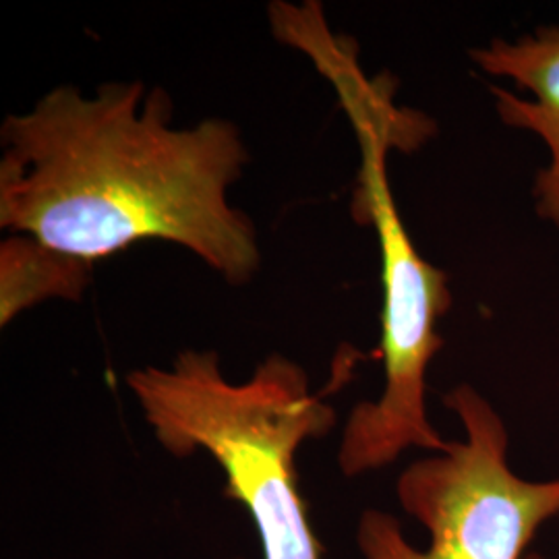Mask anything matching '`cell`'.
<instances>
[{
  "label": "cell",
  "mask_w": 559,
  "mask_h": 559,
  "mask_svg": "<svg viewBox=\"0 0 559 559\" xmlns=\"http://www.w3.org/2000/svg\"><path fill=\"white\" fill-rule=\"evenodd\" d=\"M230 559H247V558H230Z\"/></svg>",
  "instance_id": "ba28073f"
},
{
  "label": "cell",
  "mask_w": 559,
  "mask_h": 559,
  "mask_svg": "<svg viewBox=\"0 0 559 559\" xmlns=\"http://www.w3.org/2000/svg\"><path fill=\"white\" fill-rule=\"evenodd\" d=\"M526 559H543V558H539V556H528V558Z\"/></svg>",
  "instance_id": "52a82bcc"
},
{
  "label": "cell",
  "mask_w": 559,
  "mask_h": 559,
  "mask_svg": "<svg viewBox=\"0 0 559 559\" xmlns=\"http://www.w3.org/2000/svg\"><path fill=\"white\" fill-rule=\"evenodd\" d=\"M124 383L162 448L218 462L224 498L245 506L263 559H323L300 496L297 452L336 427V411L313 392L297 360L272 353L249 380H228L214 350H182L168 367H141Z\"/></svg>",
  "instance_id": "7a4b0ae2"
},
{
  "label": "cell",
  "mask_w": 559,
  "mask_h": 559,
  "mask_svg": "<svg viewBox=\"0 0 559 559\" xmlns=\"http://www.w3.org/2000/svg\"><path fill=\"white\" fill-rule=\"evenodd\" d=\"M443 404L464 440L413 462L396 483L402 510L429 531V547H413L399 519L369 508L357 524L362 558L522 559L540 526L559 516V477L526 480L512 471L508 427L475 385L459 383Z\"/></svg>",
  "instance_id": "277c9868"
},
{
  "label": "cell",
  "mask_w": 559,
  "mask_h": 559,
  "mask_svg": "<svg viewBox=\"0 0 559 559\" xmlns=\"http://www.w3.org/2000/svg\"><path fill=\"white\" fill-rule=\"evenodd\" d=\"M94 263L69 258L27 235L0 242V325L41 300H80Z\"/></svg>",
  "instance_id": "8992f818"
},
{
  "label": "cell",
  "mask_w": 559,
  "mask_h": 559,
  "mask_svg": "<svg viewBox=\"0 0 559 559\" xmlns=\"http://www.w3.org/2000/svg\"><path fill=\"white\" fill-rule=\"evenodd\" d=\"M164 87L60 85L0 127V228L96 263L147 240L191 251L233 286L255 278L253 221L228 200L251 160L233 120L175 127Z\"/></svg>",
  "instance_id": "6da1fadb"
},
{
  "label": "cell",
  "mask_w": 559,
  "mask_h": 559,
  "mask_svg": "<svg viewBox=\"0 0 559 559\" xmlns=\"http://www.w3.org/2000/svg\"><path fill=\"white\" fill-rule=\"evenodd\" d=\"M360 166L353 198L359 224L373 226L380 245L383 390L360 402L344 420L340 473L360 477L396 462L408 450L438 454L450 441L427 415V373L443 348L440 321L452 307L448 274L417 251L388 179V152L396 145L392 104L383 98H346Z\"/></svg>",
  "instance_id": "3957f363"
},
{
  "label": "cell",
  "mask_w": 559,
  "mask_h": 559,
  "mask_svg": "<svg viewBox=\"0 0 559 559\" xmlns=\"http://www.w3.org/2000/svg\"><path fill=\"white\" fill-rule=\"evenodd\" d=\"M468 57L483 75L510 83L489 85L501 122L543 143L547 158L531 198L540 221L559 230V21L491 38L471 48Z\"/></svg>",
  "instance_id": "5b68a950"
}]
</instances>
